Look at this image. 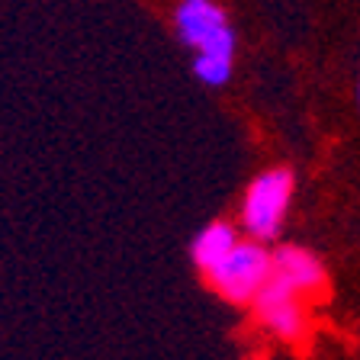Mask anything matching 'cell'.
Listing matches in <instances>:
<instances>
[{
    "instance_id": "cell-6",
    "label": "cell",
    "mask_w": 360,
    "mask_h": 360,
    "mask_svg": "<svg viewBox=\"0 0 360 360\" xmlns=\"http://www.w3.org/2000/svg\"><path fill=\"white\" fill-rule=\"evenodd\" d=\"M235 241H238V229H235L232 222H222V219H219V222H210L206 229L196 232L193 245H190V257H193V264L200 267V274H206L212 264H219L232 251Z\"/></svg>"
},
{
    "instance_id": "cell-5",
    "label": "cell",
    "mask_w": 360,
    "mask_h": 360,
    "mask_svg": "<svg viewBox=\"0 0 360 360\" xmlns=\"http://www.w3.org/2000/svg\"><path fill=\"white\" fill-rule=\"evenodd\" d=\"M274 277L286 280L300 296H312L325 286V270L319 264V257L309 255L306 248L283 245L274 251Z\"/></svg>"
},
{
    "instance_id": "cell-2",
    "label": "cell",
    "mask_w": 360,
    "mask_h": 360,
    "mask_svg": "<svg viewBox=\"0 0 360 360\" xmlns=\"http://www.w3.org/2000/svg\"><path fill=\"white\" fill-rule=\"evenodd\" d=\"M174 32L193 58H225L235 61L238 39L225 20V10L216 0H177L174 7Z\"/></svg>"
},
{
    "instance_id": "cell-3",
    "label": "cell",
    "mask_w": 360,
    "mask_h": 360,
    "mask_svg": "<svg viewBox=\"0 0 360 360\" xmlns=\"http://www.w3.org/2000/svg\"><path fill=\"white\" fill-rule=\"evenodd\" d=\"M292 200V174L286 167H270L257 174L241 200V229L255 241H274L283 229Z\"/></svg>"
},
{
    "instance_id": "cell-4",
    "label": "cell",
    "mask_w": 360,
    "mask_h": 360,
    "mask_svg": "<svg viewBox=\"0 0 360 360\" xmlns=\"http://www.w3.org/2000/svg\"><path fill=\"white\" fill-rule=\"evenodd\" d=\"M251 306H255L257 319L277 338H283V341H296V338H302V331H306L302 296L292 290L286 280L274 277V274H270V280L257 290Z\"/></svg>"
},
{
    "instance_id": "cell-1",
    "label": "cell",
    "mask_w": 360,
    "mask_h": 360,
    "mask_svg": "<svg viewBox=\"0 0 360 360\" xmlns=\"http://www.w3.org/2000/svg\"><path fill=\"white\" fill-rule=\"evenodd\" d=\"M270 274H274V257L264 248V241L238 238L232 251L219 264H212L202 277L222 300L235 302V306H248V302H255L257 290L270 280Z\"/></svg>"
},
{
    "instance_id": "cell-7",
    "label": "cell",
    "mask_w": 360,
    "mask_h": 360,
    "mask_svg": "<svg viewBox=\"0 0 360 360\" xmlns=\"http://www.w3.org/2000/svg\"><path fill=\"white\" fill-rule=\"evenodd\" d=\"M357 106H360V84H357Z\"/></svg>"
}]
</instances>
